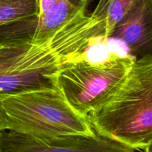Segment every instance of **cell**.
Instances as JSON below:
<instances>
[{"instance_id":"cell-1","label":"cell","mask_w":152,"mask_h":152,"mask_svg":"<svg viewBox=\"0 0 152 152\" xmlns=\"http://www.w3.org/2000/svg\"><path fill=\"white\" fill-rule=\"evenodd\" d=\"M89 41L79 26L59 30L46 44L30 39L0 41V95L56 88L53 75L61 66L86 57Z\"/></svg>"},{"instance_id":"cell-2","label":"cell","mask_w":152,"mask_h":152,"mask_svg":"<svg viewBox=\"0 0 152 152\" xmlns=\"http://www.w3.org/2000/svg\"><path fill=\"white\" fill-rule=\"evenodd\" d=\"M88 119L98 134L144 150L152 142V57L134 59L117 90Z\"/></svg>"},{"instance_id":"cell-3","label":"cell","mask_w":152,"mask_h":152,"mask_svg":"<svg viewBox=\"0 0 152 152\" xmlns=\"http://www.w3.org/2000/svg\"><path fill=\"white\" fill-rule=\"evenodd\" d=\"M0 107L8 131L39 138L95 134L88 116L73 109L56 88L1 94Z\"/></svg>"},{"instance_id":"cell-4","label":"cell","mask_w":152,"mask_h":152,"mask_svg":"<svg viewBox=\"0 0 152 152\" xmlns=\"http://www.w3.org/2000/svg\"><path fill=\"white\" fill-rule=\"evenodd\" d=\"M134 61L129 54L111 53L100 62L68 63L53 74V84L73 109L88 116L114 93Z\"/></svg>"},{"instance_id":"cell-5","label":"cell","mask_w":152,"mask_h":152,"mask_svg":"<svg viewBox=\"0 0 152 152\" xmlns=\"http://www.w3.org/2000/svg\"><path fill=\"white\" fill-rule=\"evenodd\" d=\"M0 152H135V149L96 131L93 136L39 138L6 130L0 132Z\"/></svg>"},{"instance_id":"cell-6","label":"cell","mask_w":152,"mask_h":152,"mask_svg":"<svg viewBox=\"0 0 152 152\" xmlns=\"http://www.w3.org/2000/svg\"><path fill=\"white\" fill-rule=\"evenodd\" d=\"M111 37L124 42L134 59L152 57V0H139L117 25Z\"/></svg>"},{"instance_id":"cell-7","label":"cell","mask_w":152,"mask_h":152,"mask_svg":"<svg viewBox=\"0 0 152 152\" xmlns=\"http://www.w3.org/2000/svg\"><path fill=\"white\" fill-rule=\"evenodd\" d=\"M38 1L39 13L31 37L35 44L49 43L59 30L86 14V8L75 5L68 0Z\"/></svg>"},{"instance_id":"cell-8","label":"cell","mask_w":152,"mask_h":152,"mask_svg":"<svg viewBox=\"0 0 152 152\" xmlns=\"http://www.w3.org/2000/svg\"><path fill=\"white\" fill-rule=\"evenodd\" d=\"M139 0H99L91 13L94 18L104 24L106 37L113 31Z\"/></svg>"},{"instance_id":"cell-9","label":"cell","mask_w":152,"mask_h":152,"mask_svg":"<svg viewBox=\"0 0 152 152\" xmlns=\"http://www.w3.org/2000/svg\"><path fill=\"white\" fill-rule=\"evenodd\" d=\"M38 13V0H0V27Z\"/></svg>"},{"instance_id":"cell-10","label":"cell","mask_w":152,"mask_h":152,"mask_svg":"<svg viewBox=\"0 0 152 152\" xmlns=\"http://www.w3.org/2000/svg\"><path fill=\"white\" fill-rule=\"evenodd\" d=\"M7 129V128L5 118H4L2 110H1V107H0V132L3 131H6Z\"/></svg>"},{"instance_id":"cell-11","label":"cell","mask_w":152,"mask_h":152,"mask_svg":"<svg viewBox=\"0 0 152 152\" xmlns=\"http://www.w3.org/2000/svg\"><path fill=\"white\" fill-rule=\"evenodd\" d=\"M68 1H70L71 3L75 4V5L86 8L90 0H68Z\"/></svg>"},{"instance_id":"cell-12","label":"cell","mask_w":152,"mask_h":152,"mask_svg":"<svg viewBox=\"0 0 152 152\" xmlns=\"http://www.w3.org/2000/svg\"><path fill=\"white\" fill-rule=\"evenodd\" d=\"M144 152H152V142L144 149Z\"/></svg>"}]
</instances>
